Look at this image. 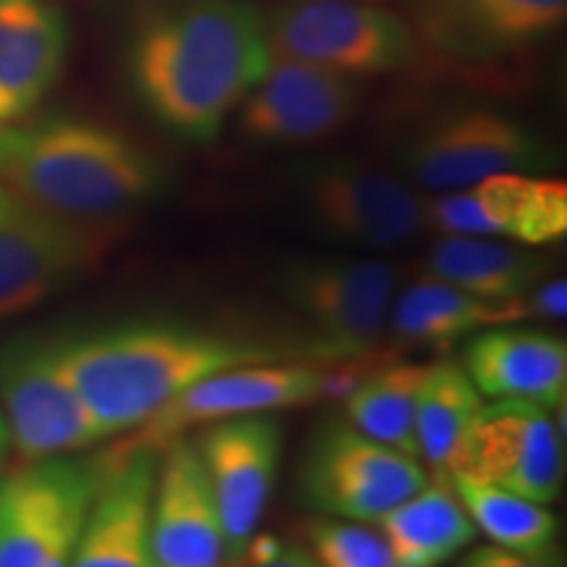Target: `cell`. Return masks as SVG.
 Masks as SVG:
<instances>
[{"label": "cell", "instance_id": "cell-1", "mask_svg": "<svg viewBox=\"0 0 567 567\" xmlns=\"http://www.w3.org/2000/svg\"><path fill=\"white\" fill-rule=\"evenodd\" d=\"M271 59L266 13L250 0H166L134 30L126 71L155 124L210 142Z\"/></svg>", "mask_w": 567, "mask_h": 567}, {"label": "cell", "instance_id": "cell-2", "mask_svg": "<svg viewBox=\"0 0 567 567\" xmlns=\"http://www.w3.org/2000/svg\"><path fill=\"white\" fill-rule=\"evenodd\" d=\"M279 352L184 323H126L63 342V363L103 439L124 436L197 381Z\"/></svg>", "mask_w": 567, "mask_h": 567}, {"label": "cell", "instance_id": "cell-3", "mask_svg": "<svg viewBox=\"0 0 567 567\" xmlns=\"http://www.w3.org/2000/svg\"><path fill=\"white\" fill-rule=\"evenodd\" d=\"M0 187L59 216L116 221L158 195L163 168L124 132L48 118L0 130Z\"/></svg>", "mask_w": 567, "mask_h": 567}, {"label": "cell", "instance_id": "cell-4", "mask_svg": "<svg viewBox=\"0 0 567 567\" xmlns=\"http://www.w3.org/2000/svg\"><path fill=\"white\" fill-rule=\"evenodd\" d=\"M281 284L308 352L326 365H350L371 358L384 339L400 268L386 260L316 258L289 266Z\"/></svg>", "mask_w": 567, "mask_h": 567}, {"label": "cell", "instance_id": "cell-5", "mask_svg": "<svg viewBox=\"0 0 567 567\" xmlns=\"http://www.w3.org/2000/svg\"><path fill=\"white\" fill-rule=\"evenodd\" d=\"M352 384L354 379L350 371H337L334 365L326 363L237 365L197 381L101 455L109 460L134 455V452L158 455L168 442L187 436V431L197 425L203 429V425L229 421V417L268 415L281 408L313 405L326 396L347 394Z\"/></svg>", "mask_w": 567, "mask_h": 567}, {"label": "cell", "instance_id": "cell-6", "mask_svg": "<svg viewBox=\"0 0 567 567\" xmlns=\"http://www.w3.org/2000/svg\"><path fill=\"white\" fill-rule=\"evenodd\" d=\"M408 179L431 193H452L494 174H536L555 163L547 140L513 113L463 105L431 116L400 147Z\"/></svg>", "mask_w": 567, "mask_h": 567}, {"label": "cell", "instance_id": "cell-7", "mask_svg": "<svg viewBox=\"0 0 567 567\" xmlns=\"http://www.w3.org/2000/svg\"><path fill=\"white\" fill-rule=\"evenodd\" d=\"M274 55L337 74H394L413 66L421 45L400 13L350 0H284L266 13Z\"/></svg>", "mask_w": 567, "mask_h": 567}, {"label": "cell", "instance_id": "cell-8", "mask_svg": "<svg viewBox=\"0 0 567 567\" xmlns=\"http://www.w3.org/2000/svg\"><path fill=\"white\" fill-rule=\"evenodd\" d=\"M297 195L318 231L363 250H394L425 231V197L415 184L363 161L310 163Z\"/></svg>", "mask_w": 567, "mask_h": 567}, {"label": "cell", "instance_id": "cell-9", "mask_svg": "<svg viewBox=\"0 0 567 567\" xmlns=\"http://www.w3.org/2000/svg\"><path fill=\"white\" fill-rule=\"evenodd\" d=\"M0 415L24 465L103 442L71 384L61 339L24 337L0 352Z\"/></svg>", "mask_w": 567, "mask_h": 567}, {"label": "cell", "instance_id": "cell-10", "mask_svg": "<svg viewBox=\"0 0 567 567\" xmlns=\"http://www.w3.org/2000/svg\"><path fill=\"white\" fill-rule=\"evenodd\" d=\"M97 481L95 457L63 455L0 481V567H69Z\"/></svg>", "mask_w": 567, "mask_h": 567}, {"label": "cell", "instance_id": "cell-11", "mask_svg": "<svg viewBox=\"0 0 567 567\" xmlns=\"http://www.w3.org/2000/svg\"><path fill=\"white\" fill-rule=\"evenodd\" d=\"M563 439L565 429L557 425V408L492 400L460 439L446 476L505 488L549 507L563 492Z\"/></svg>", "mask_w": 567, "mask_h": 567}, {"label": "cell", "instance_id": "cell-12", "mask_svg": "<svg viewBox=\"0 0 567 567\" xmlns=\"http://www.w3.org/2000/svg\"><path fill=\"white\" fill-rule=\"evenodd\" d=\"M113 237V221H80L13 197L0 213V318L24 313L95 271Z\"/></svg>", "mask_w": 567, "mask_h": 567}, {"label": "cell", "instance_id": "cell-13", "mask_svg": "<svg viewBox=\"0 0 567 567\" xmlns=\"http://www.w3.org/2000/svg\"><path fill=\"white\" fill-rule=\"evenodd\" d=\"M429 478L421 460L375 442L352 423L331 421L308 446L300 492L326 517L373 523L423 488Z\"/></svg>", "mask_w": 567, "mask_h": 567}, {"label": "cell", "instance_id": "cell-14", "mask_svg": "<svg viewBox=\"0 0 567 567\" xmlns=\"http://www.w3.org/2000/svg\"><path fill=\"white\" fill-rule=\"evenodd\" d=\"M360 97L363 90L352 76L274 55L239 103V132L260 145H313L352 122Z\"/></svg>", "mask_w": 567, "mask_h": 567}, {"label": "cell", "instance_id": "cell-15", "mask_svg": "<svg viewBox=\"0 0 567 567\" xmlns=\"http://www.w3.org/2000/svg\"><path fill=\"white\" fill-rule=\"evenodd\" d=\"M193 442L221 517L226 563H243L279 473L281 425L271 415L229 417L203 425Z\"/></svg>", "mask_w": 567, "mask_h": 567}, {"label": "cell", "instance_id": "cell-16", "mask_svg": "<svg viewBox=\"0 0 567 567\" xmlns=\"http://www.w3.org/2000/svg\"><path fill=\"white\" fill-rule=\"evenodd\" d=\"M565 17L567 0H408L405 21L431 53L488 63L536 48Z\"/></svg>", "mask_w": 567, "mask_h": 567}, {"label": "cell", "instance_id": "cell-17", "mask_svg": "<svg viewBox=\"0 0 567 567\" xmlns=\"http://www.w3.org/2000/svg\"><path fill=\"white\" fill-rule=\"evenodd\" d=\"M158 455L151 502L153 565L226 567L221 517L195 442L179 436Z\"/></svg>", "mask_w": 567, "mask_h": 567}, {"label": "cell", "instance_id": "cell-18", "mask_svg": "<svg viewBox=\"0 0 567 567\" xmlns=\"http://www.w3.org/2000/svg\"><path fill=\"white\" fill-rule=\"evenodd\" d=\"M101 467L95 496L84 517L69 567H155L151 551V502L158 455L109 460Z\"/></svg>", "mask_w": 567, "mask_h": 567}, {"label": "cell", "instance_id": "cell-19", "mask_svg": "<svg viewBox=\"0 0 567 567\" xmlns=\"http://www.w3.org/2000/svg\"><path fill=\"white\" fill-rule=\"evenodd\" d=\"M484 400H517L555 410L567 392V344L538 329L492 326L467 339L463 363Z\"/></svg>", "mask_w": 567, "mask_h": 567}, {"label": "cell", "instance_id": "cell-20", "mask_svg": "<svg viewBox=\"0 0 567 567\" xmlns=\"http://www.w3.org/2000/svg\"><path fill=\"white\" fill-rule=\"evenodd\" d=\"M69 21L51 0H0V124L24 118L59 82Z\"/></svg>", "mask_w": 567, "mask_h": 567}, {"label": "cell", "instance_id": "cell-21", "mask_svg": "<svg viewBox=\"0 0 567 567\" xmlns=\"http://www.w3.org/2000/svg\"><path fill=\"white\" fill-rule=\"evenodd\" d=\"M549 271L551 264L536 247L488 237H442L421 260V274L496 305L530 292Z\"/></svg>", "mask_w": 567, "mask_h": 567}, {"label": "cell", "instance_id": "cell-22", "mask_svg": "<svg viewBox=\"0 0 567 567\" xmlns=\"http://www.w3.org/2000/svg\"><path fill=\"white\" fill-rule=\"evenodd\" d=\"M371 526L386 538L396 567H444L476 538L450 476H431Z\"/></svg>", "mask_w": 567, "mask_h": 567}, {"label": "cell", "instance_id": "cell-23", "mask_svg": "<svg viewBox=\"0 0 567 567\" xmlns=\"http://www.w3.org/2000/svg\"><path fill=\"white\" fill-rule=\"evenodd\" d=\"M502 308L505 305L478 300L452 284L421 274L405 289H396L386 329L396 344L444 352L478 331L505 326Z\"/></svg>", "mask_w": 567, "mask_h": 567}, {"label": "cell", "instance_id": "cell-24", "mask_svg": "<svg viewBox=\"0 0 567 567\" xmlns=\"http://www.w3.org/2000/svg\"><path fill=\"white\" fill-rule=\"evenodd\" d=\"M484 237L542 247L567 234V184L536 174H494L471 187Z\"/></svg>", "mask_w": 567, "mask_h": 567}, {"label": "cell", "instance_id": "cell-25", "mask_svg": "<svg viewBox=\"0 0 567 567\" xmlns=\"http://www.w3.org/2000/svg\"><path fill=\"white\" fill-rule=\"evenodd\" d=\"M484 408V396L473 386L465 368L452 360L425 365L415 402L417 460L431 476H446L460 439Z\"/></svg>", "mask_w": 567, "mask_h": 567}, {"label": "cell", "instance_id": "cell-26", "mask_svg": "<svg viewBox=\"0 0 567 567\" xmlns=\"http://www.w3.org/2000/svg\"><path fill=\"white\" fill-rule=\"evenodd\" d=\"M425 365L394 363L354 381L344 394L347 423L375 442L417 460L415 402Z\"/></svg>", "mask_w": 567, "mask_h": 567}, {"label": "cell", "instance_id": "cell-27", "mask_svg": "<svg viewBox=\"0 0 567 567\" xmlns=\"http://www.w3.org/2000/svg\"><path fill=\"white\" fill-rule=\"evenodd\" d=\"M450 481L473 528L488 536L494 547L526 557L555 555L557 517L547 505L463 476Z\"/></svg>", "mask_w": 567, "mask_h": 567}, {"label": "cell", "instance_id": "cell-28", "mask_svg": "<svg viewBox=\"0 0 567 567\" xmlns=\"http://www.w3.org/2000/svg\"><path fill=\"white\" fill-rule=\"evenodd\" d=\"M308 542L321 567H396L386 538L371 523L321 517L308 526Z\"/></svg>", "mask_w": 567, "mask_h": 567}, {"label": "cell", "instance_id": "cell-29", "mask_svg": "<svg viewBox=\"0 0 567 567\" xmlns=\"http://www.w3.org/2000/svg\"><path fill=\"white\" fill-rule=\"evenodd\" d=\"M247 567H321L316 563V557L310 551L300 547H284V544H276L271 538H264V542H250L245 555Z\"/></svg>", "mask_w": 567, "mask_h": 567}, {"label": "cell", "instance_id": "cell-30", "mask_svg": "<svg viewBox=\"0 0 567 567\" xmlns=\"http://www.w3.org/2000/svg\"><path fill=\"white\" fill-rule=\"evenodd\" d=\"M457 567H563L557 563V555L526 557L499 547H478L460 559Z\"/></svg>", "mask_w": 567, "mask_h": 567}, {"label": "cell", "instance_id": "cell-31", "mask_svg": "<svg viewBox=\"0 0 567 567\" xmlns=\"http://www.w3.org/2000/svg\"><path fill=\"white\" fill-rule=\"evenodd\" d=\"M6 452H9V431H6L3 415H0V465H3Z\"/></svg>", "mask_w": 567, "mask_h": 567}, {"label": "cell", "instance_id": "cell-32", "mask_svg": "<svg viewBox=\"0 0 567 567\" xmlns=\"http://www.w3.org/2000/svg\"><path fill=\"white\" fill-rule=\"evenodd\" d=\"M11 200H13V195H11V193H6V189L0 187V213L6 210V205H9Z\"/></svg>", "mask_w": 567, "mask_h": 567}, {"label": "cell", "instance_id": "cell-33", "mask_svg": "<svg viewBox=\"0 0 567 567\" xmlns=\"http://www.w3.org/2000/svg\"><path fill=\"white\" fill-rule=\"evenodd\" d=\"M226 567H247V565H245V559H243V563H229Z\"/></svg>", "mask_w": 567, "mask_h": 567}, {"label": "cell", "instance_id": "cell-34", "mask_svg": "<svg viewBox=\"0 0 567 567\" xmlns=\"http://www.w3.org/2000/svg\"><path fill=\"white\" fill-rule=\"evenodd\" d=\"M350 3H371V0H350Z\"/></svg>", "mask_w": 567, "mask_h": 567}]
</instances>
